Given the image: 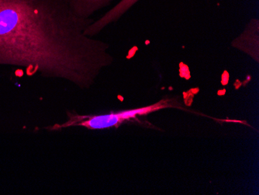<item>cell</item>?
Returning a JSON list of instances; mask_svg holds the SVG:
<instances>
[{
  "label": "cell",
  "instance_id": "6da1fadb",
  "mask_svg": "<svg viewBox=\"0 0 259 195\" xmlns=\"http://www.w3.org/2000/svg\"><path fill=\"white\" fill-rule=\"evenodd\" d=\"M93 21L68 0H0V66L88 90L114 62L108 43L85 35Z\"/></svg>",
  "mask_w": 259,
  "mask_h": 195
},
{
  "label": "cell",
  "instance_id": "7a4b0ae2",
  "mask_svg": "<svg viewBox=\"0 0 259 195\" xmlns=\"http://www.w3.org/2000/svg\"><path fill=\"white\" fill-rule=\"evenodd\" d=\"M171 100H162L151 105L138 108L128 109L120 111L111 112L99 115H80L78 113H68V119L64 123L57 124L51 128V130H60L71 127H83L90 130L118 128L123 123L135 120L138 117L148 115L153 112L171 107Z\"/></svg>",
  "mask_w": 259,
  "mask_h": 195
},
{
  "label": "cell",
  "instance_id": "3957f363",
  "mask_svg": "<svg viewBox=\"0 0 259 195\" xmlns=\"http://www.w3.org/2000/svg\"><path fill=\"white\" fill-rule=\"evenodd\" d=\"M231 46L251 57L258 63L259 20L252 18L246 25L242 33L231 42Z\"/></svg>",
  "mask_w": 259,
  "mask_h": 195
},
{
  "label": "cell",
  "instance_id": "277c9868",
  "mask_svg": "<svg viewBox=\"0 0 259 195\" xmlns=\"http://www.w3.org/2000/svg\"><path fill=\"white\" fill-rule=\"evenodd\" d=\"M141 0H120L116 5L110 8L106 14L99 17L87 27L85 30V35L95 37L107 26L118 21L126 12H128L135 4Z\"/></svg>",
  "mask_w": 259,
  "mask_h": 195
},
{
  "label": "cell",
  "instance_id": "5b68a950",
  "mask_svg": "<svg viewBox=\"0 0 259 195\" xmlns=\"http://www.w3.org/2000/svg\"><path fill=\"white\" fill-rule=\"evenodd\" d=\"M75 14L82 18H92L93 14L111 5L114 0H68Z\"/></svg>",
  "mask_w": 259,
  "mask_h": 195
}]
</instances>
